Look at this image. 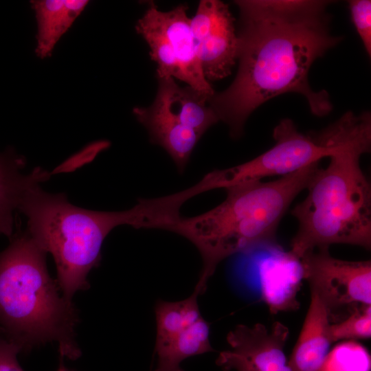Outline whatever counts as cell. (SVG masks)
Segmentation results:
<instances>
[{"label": "cell", "mask_w": 371, "mask_h": 371, "mask_svg": "<svg viewBox=\"0 0 371 371\" xmlns=\"http://www.w3.org/2000/svg\"><path fill=\"white\" fill-rule=\"evenodd\" d=\"M328 1L239 0L238 68L232 83L214 93L208 104L240 137L251 113L267 100L286 93L302 95L317 116L333 106L325 90L308 82L313 63L341 38L330 30Z\"/></svg>", "instance_id": "1"}, {"label": "cell", "mask_w": 371, "mask_h": 371, "mask_svg": "<svg viewBox=\"0 0 371 371\" xmlns=\"http://www.w3.org/2000/svg\"><path fill=\"white\" fill-rule=\"evenodd\" d=\"M32 181L23 190L18 206L27 218V231L37 245L54 258L56 280L63 295L71 300L78 291L89 288L87 276L101 260L104 240L115 227L165 229L177 205L171 195L141 199L129 210L98 212L71 204L63 193H49Z\"/></svg>", "instance_id": "2"}, {"label": "cell", "mask_w": 371, "mask_h": 371, "mask_svg": "<svg viewBox=\"0 0 371 371\" xmlns=\"http://www.w3.org/2000/svg\"><path fill=\"white\" fill-rule=\"evenodd\" d=\"M371 148V117L366 113L351 127L339 148L318 168L306 198L292 210L298 229L291 251L306 252L333 244L371 248V187L360 158Z\"/></svg>", "instance_id": "3"}, {"label": "cell", "mask_w": 371, "mask_h": 371, "mask_svg": "<svg viewBox=\"0 0 371 371\" xmlns=\"http://www.w3.org/2000/svg\"><path fill=\"white\" fill-rule=\"evenodd\" d=\"M319 162L279 179L226 188L216 207L192 217L181 216L170 232L183 236L199 250L202 269L194 291L199 295L218 264L240 253L276 245L279 223L295 198L306 189Z\"/></svg>", "instance_id": "4"}, {"label": "cell", "mask_w": 371, "mask_h": 371, "mask_svg": "<svg viewBox=\"0 0 371 371\" xmlns=\"http://www.w3.org/2000/svg\"><path fill=\"white\" fill-rule=\"evenodd\" d=\"M10 240L0 252V328L24 351L55 341L63 357L78 358V313L50 277L46 253L27 230Z\"/></svg>", "instance_id": "5"}, {"label": "cell", "mask_w": 371, "mask_h": 371, "mask_svg": "<svg viewBox=\"0 0 371 371\" xmlns=\"http://www.w3.org/2000/svg\"><path fill=\"white\" fill-rule=\"evenodd\" d=\"M188 9L187 5L179 4L163 12L151 2L135 29L149 46L150 58L157 65V78H176L212 95L215 91L202 71Z\"/></svg>", "instance_id": "6"}, {"label": "cell", "mask_w": 371, "mask_h": 371, "mask_svg": "<svg viewBox=\"0 0 371 371\" xmlns=\"http://www.w3.org/2000/svg\"><path fill=\"white\" fill-rule=\"evenodd\" d=\"M275 144L256 158L234 167L212 172L215 188L261 181L295 172L335 152L343 138L320 131L304 135L293 122L283 119L273 129Z\"/></svg>", "instance_id": "7"}, {"label": "cell", "mask_w": 371, "mask_h": 371, "mask_svg": "<svg viewBox=\"0 0 371 371\" xmlns=\"http://www.w3.org/2000/svg\"><path fill=\"white\" fill-rule=\"evenodd\" d=\"M300 259L311 294L324 305L330 324L371 305L370 260L338 259L329 247L309 251Z\"/></svg>", "instance_id": "8"}, {"label": "cell", "mask_w": 371, "mask_h": 371, "mask_svg": "<svg viewBox=\"0 0 371 371\" xmlns=\"http://www.w3.org/2000/svg\"><path fill=\"white\" fill-rule=\"evenodd\" d=\"M190 25L198 58L206 80L223 79L237 60L238 36L228 5L200 1Z\"/></svg>", "instance_id": "9"}, {"label": "cell", "mask_w": 371, "mask_h": 371, "mask_svg": "<svg viewBox=\"0 0 371 371\" xmlns=\"http://www.w3.org/2000/svg\"><path fill=\"white\" fill-rule=\"evenodd\" d=\"M289 335L280 322L271 327L238 324L227 334L229 348L219 353L216 363L224 371H292L284 351Z\"/></svg>", "instance_id": "10"}, {"label": "cell", "mask_w": 371, "mask_h": 371, "mask_svg": "<svg viewBox=\"0 0 371 371\" xmlns=\"http://www.w3.org/2000/svg\"><path fill=\"white\" fill-rule=\"evenodd\" d=\"M256 273L261 297L271 313L297 309V293L304 278L301 259L278 244L259 248Z\"/></svg>", "instance_id": "11"}, {"label": "cell", "mask_w": 371, "mask_h": 371, "mask_svg": "<svg viewBox=\"0 0 371 371\" xmlns=\"http://www.w3.org/2000/svg\"><path fill=\"white\" fill-rule=\"evenodd\" d=\"M154 102L183 125L201 137L219 120L208 104L212 96L189 86L180 87L174 78H157Z\"/></svg>", "instance_id": "12"}, {"label": "cell", "mask_w": 371, "mask_h": 371, "mask_svg": "<svg viewBox=\"0 0 371 371\" xmlns=\"http://www.w3.org/2000/svg\"><path fill=\"white\" fill-rule=\"evenodd\" d=\"M133 113L148 131L150 141L161 146L178 170L183 171L201 137L173 118L155 102L148 107H134Z\"/></svg>", "instance_id": "13"}, {"label": "cell", "mask_w": 371, "mask_h": 371, "mask_svg": "<svg viewBox=\"0 0 371 371\" xmlns=\"http://www.w3.org/2000/svg\"><path fill=\"white\" fill-rule=\"evenodd\" d=\"M330 324L324 305L311 294L301 331L288 361L292 371H319L332 344Z\"/></svg>", "instance_id": "14"}, {"label": "cell", "mask_w": 371, "mask_h": 371, "mask_svg": "<svg viewBox=\"0 0 371 371\" xmlns=\"http://www.w3.org/2000/svg\"><path fill=\"white\" fill-rule=\"evenodd\" d=\"M87 0H34L37 32L35 54L39 58L51 56L60 38L85 9Z\"/></svg>", "instance_id": "15"}, {"label": "cell", "mask_w": 371, "mask_h": 371, "mask_svg": "<svg viewBox=\"0 0 371 371\" xmlns=\"http://www.w3.org/2000/svg\"><path fill=\"white\" fill-rule=\"evenodd\" d=\"M25 164V158L13 150L0 153V234L9 238L14 235V213L23 190L45 171L36 168L25 175L22 170Z\"/></svg>", "instance_id": "16"}, {"label": "cell", "mask_w": 371, "mask_h": 371, "mask_svg": "<svg viewBox=\"0 0 371 371\" xmlns=\"http://www.w3.org/2000/svg\"><path fill=\"white\" fill-rule=\"evenodd\" d=\"M157 363L153 371H184L181 363L194 355L213 351L210 341V325L201 317L175 337L155 344Z\"/></svg>", "instance_id": "17"}, {"label": "cell", "mask_w": 371, "mask_h": 371, "mask_svg": "<svg viewBox=\"0 0 371 371\" xmlns=\"http://www.w3.org/2000/svg\"><path fill=\"white\" fill-rule=\"evenodd\" d=\"M199 294L193 291L186 299L177 302L159 300L155 305L156 342L165 341L184 331L200 319Z\"/></svg>", "instance_id": "18"}, {"label": "cell", "mask_w": 371, "mask_h": 371, "mask_svg": "<svg viewBox=\"0 0 371 371\" xmlns=\"http://www.w3.org/2000/svg\"><path fill=\"white\" fill-rule=\"evenodd\" d=\"M368 350L357 341H343L330 350L319 371H370Z\"/></svg>", "instance_id": "19"}, {"label": "cell", "mask_w": 371, "mask_h": 371, "mask_svg": "<svg viewBox=\"0 0 371 371\" xmlns=\"http://www.w3.org/2000/svg\"><path fill=\"white\" fill-rule=\"evenodd\" d=\"M329 335L333 343L356 341L371 337V305L362 307L341 320L330 324Z\"/></svg>", "instance_id": "20"}, {"label": "cell", "mask_w": 371, "mask_h": 371, "mask_svg": "<svg viewBox=\"0 0 371 371\" xmlns=\"http://www.w3.org/2000/svg\"><path fill=\"white\" fill-rule=\"evenodd\" d=\"M352 21L367 53L371 54V1H348Z\"/></svg>", "instance_id": "21"}, {"label": "cell", "mask_w": 371, "mask_h": 371, "mask_svg": "<svg viewBox=\"0 0 371 371\" xmlns=\"http://www.w3.org/2000/svg\"><path fill=\"white\" fill-rule=\"evenodd\" d=\"M23 346L8 337L0 328V371H23L17 361Z\"/></svg>", "instance_id": "22"}, {"label": "cell", "mask_w": 371, "mask_h": 371, "mask_svg": "<svg viewBox=\"0 0 371 371\" xmlns=\"http://www.w3.org/2000/svg\"><path fill=\"white\" fill-rule=\"evenodd\" d=\"M56 371H73V370L68 369L67 368L65 367L64 363L60 362L58 366V368Z\"/></svg>", "instance_id": "23"}]
</instances>
